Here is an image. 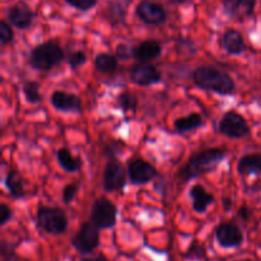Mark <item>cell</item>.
<instances>
[{"mask_svg": "<svg viewBox=\"0 0 261 261\" xmlns=\"http://www.w3.org/2000/svg\"><path fill=\"white\" fill-rule=\"evenodd\" d=\"M219 43H221V47L229 55H241L247 50L244 36L241 35V32L233 30V28H228V30L224 31Z\"/></svg>", "mask_w": 261, "mask_h": 261, "instance_id": "obj_15", "label": "cell"}, {"mask_svg": "<svg viewBox=\"0 0 261 261\" xmlns=\"http://www.w3.org/2000/svg\"><path fill=\"white\" fill-rule=\"evenodd\" d=\"M226 149L222 148H208V149L200 150L198 153H194L188 160L186 165L178 171V177L188 182L191 178L200 177L205 173L212 172L218 167L219 163L226 158Z\"/></svg>", "mask_w": 261, "mask_h": 261, "instance_id": "obj_2", "label": "cell"}, {"mask_svg": "<svg viewBox=\"0 0 261 261\" xmlns=\"http://www.w3.org/2000/svg\"><path fill=\"white\" fill-rule=\"evenodd\" d=\"M127 176L133 185H144L157 176V168L143 158H133L127 163Z\"/></svg>", "mask_w": 261, "mask_h": 261, "instance_id": "obj_9", "label": "cell"}, {"mask_svg": "<svg viewBox=\"0 0 261 261\" xmlns=\"http://www.w3.org/2000/svg\"><path fill=\"white\" fill-rule=\"evenodd\" d=\"M236 261H252V260H250V259H245V260H236Z\"/></svg>", "mask_w": 261, "mask_h": 261, "instance_id": "obj_40", "label": "cell"}, {"mask_svg": "<svg viewBox=\"0 0 261 261\" xmlns=\"http://www.w3.org/2000/svg\"><path fill=\"white\" fill-rule=\"evenodd\" d=\"M190 198L193 200L194 212L203 214L208 211L209 206L216 201L214 196L206 191V189L201 185H194L190 189Z\"/></svg>", "mask_w": 261, "mask_h": 261, "instance_id": "obj_18", "label": "cell"}, {"mask_svg": "<svg viewBox=\"0 0 261 261\" xmlns=\"http://www.w3.org/2000/svg\"><path fill=\"white\" fill-rule=\"evenodd\" d=\"M87 63V55L84 51L76 50L74 53H71L68 58V64L71 68V70H76L78 68H81L82 65Z\"/></svg>", "mask_w": 261, "mask_h": 261, "instance_id": "obj_29", "label": "cell"}, {"mask_svg": "<svg viewBox=\"0 0 261 261\" xmlns=\"http://www.w3.org/2000/svg\"><path fill=\"white\" fill-rule=\"evenodd\" d=\"M64 50L56 41H46L36 46L30 54V64L40 71H50L64 60Z\"/></svg>", "mask_w": 261, "mask_h": 261, "instance_id": "obj_3", "label": "cell"}, {"mask_svg": "<svg viewBox=\"0 0 261 261\" xmlns=\"http://www.w3.org/2000/svg\"><path fill=\"white\" fill-rule=\"evenodd\" d=\"M232 205H233V203H232V199L231 198H223V208H224V211H226V212L231 211Z\"/></svg>", "mask_w": 261, "mask_h": 261, "instance_id": "obj_37", "label": "cell"}, {"mask_svg": "<svg viewBox=\"0 0 261 261\" xmlns=\"http://www.w3.org/2000/svg\"><path fill=\"white\" fill-rule=\"evenodd\" d=\"M204 125V120L201 117L200 114H194L188 115V116L178 117V119L175 120L173 122V126H175L176 132L178 133H190L194 132V130L199 129Z\"/></svg>", "mask_w": 261, "mask_h": 261, "instance_id": "obj_21", "label": "cell"}, {"mask_svg": "<svg viewBox=\"0 0 261 261\" xmlns=\"http://www.w3.org/2000/svg\"><path fill=\"white\" fill-rule=\"evenodd\" d=\"M37 227L54 236L63 234L68 229V216L65 212L55 206H40L36 216Z\"/></svg>", "mask_w": 261, "mask_h": 261, "instance_id": "obj_4", "label": "cell"}, {"mask_svg": "<svg viewBox=\"0 0 261 261\" xmlns=\"http://www.w3.org/2000/svg\"><path fill=\"white\" fill-rule=\"evenodd\" d=\"M130 81L139 87H148L160 83L162 74L149 63H138L130 68Z\"/></svg>", "mask_w": 261, "mask_h": 261, "instance_id": "obj_11", "label": "cell"}, {"mask_svg": "<svg viewBox=\"0 0 261 261\" xmlns=\"http://www.w3.org/2000/svg\"><path fill=\"white\" fill-rule=\"evenodd\" d=\"M256 0H223L224 12L236 20H244L254 13Z\"/></svg>", "mask_w": 261, "mask_h": 261, "instance_id": "obj_16", "label": "cell"}, {"mask_svg": "<svg viewBox=\"0 0 261 261\" xmlns=\"http://www.w3.org/2000/svg\"><path fill=\"white\" fill-rule=\"evenodd\" d=\"M56 158L65 172H78L81 170L82 160L79 157H74L68 148H60L56 153Z\"/></svg>", "mask_w": 261, "mask_h": 261, "instance_id": "obj_22", "label": "cell"}, {"mask_svg": "<svg viewBox=\"0 0 261 261\" xmlns=\"http://www.w3.org/2000/svg\"><path fill=\"white\" fill-rule=\"evenodd\" d=\"M218 130L221 134L227 138H231V139H241L250 134V126L246 119L233 110L227 111L221 117Z\"/></svg>", "mask_w": 261, "mask_h": 261, "instance_id": "obj_7", "label": "cell"}, {"mask_svg": "<svg viewBox=\"0 0 261 261\" xmlns=\"http://www.w3.org/2000/svg\"><path fill=\"white\" fill-rule=\"evenodd\" d=\"M79 261H109L103 255H98L96 257H84V259H81Z\"/></svg>", "mask_w": 261, "mask_h": 261, "instance_id": "obj_38", "label": "cell"}, {"mask_svg": "<svg viewBox=\"0 0 261 261\" xmlns=\"http://www.w3.org/2000/svg\"><path fill=\"white\" fill-rule=\"evenodd\" d=\"M110 20H111L112 24H119L124 20L125 18V9H122L121 7H111L110 9Z\"/></svg>", "mask_w": 261, "mask_h": 261, "instance_id": "obj_32", "label": "cell"}, {"mask_svg": "<svg viewBox=\"0 0 261 261\" xmlns=\"http://www.w3.org/2000/svg\"><path fill=\"white\" fill-rule=\"evenodd\" d=\"M237 172L241 176L261 175V153L242 155L237 163Z\"/></svg>", "mask_w": 261, "mask_h": 261, "instance_id": "obj_19", "label": "cell"}, {"mask_svg": "<svg viewBox=\"0 0 261 261\" xmlns=\"http://www.w3.org/2000/svg\"><path fill=\"white\" fill-rule=\"evenodd\" d=\"M79 191V182H71L68 184L65 188L63 189V194H61V199H63V203L69 205L70 203H73L74 199H75L76 194Z\"/></svg>", "mask_w": 261, "mask_h": 261, "instance_id": "obj_28", "label": "cell"}, {"mask_svg": "<svg viewBox=\"0 0 261 261\" xmlns=\"http://www.w3.org/2000/svg\"><path fill=\"white\" fill-rule=\"evenodd\" d=\"M217 242L224 249H233L241 246L244 242V233L241 228L233 222H222L214 229Z\"/></svg>", "mask_w": 261, "mask_h": 261, "instance_id": "obj_10", "label": "cell"}, {"mask_svg": "<svg viewBox=\"0 0 261 261\" xmlns=\"http://www.w3.org/2000/svg\"><path fill=\"white\" fill-rule=\"evenodd\" d=\"M137 17L149 25H160L167 20V12L161 4L153 2H142L138 4Z\"/></svg>", "mask_w": 261, "mask_h": 261, "instance_id": "obj_12", "label": "cell"}, {"mask_svg": "<svg viewBox=\"0 0 261 261\" xmlns=\"http://www.w3.org/2000/svg\"><path fill=\"white\" fill-rule=\"evenodd\" d=\"M0 212H2V214H0V224L4 226V224H7L8 222L12 219V209H10L5 203H2L0 204Z\"/></svg>", "mask_w": 261, "mask_h": 261, "instance_id": "obj_34", "label": "cell"}, {"mask_svg": "<svg viewBox=\"0 0 261 261\" xmlns=\"http://www.w3.org/2000/svg\"><path fill=\"white\" fill-rule=\"evenodd\" d=\"M65 2L73 8H75V9L87 12V10L92 9L96 5L97 0H65Z\"/></svg>", "mask_w": 261, "mask_h": 261, "instance_id": "obj_30", "label": "cell"}, {"mask_svg": "<svg viewBox=\"0 0 261 261\" xmlns=\"http://www.w3.org/2000/svg\"><path fill=\"white\" fill-rule=\"evenodd\" d=\"M8 22L13 25V27L18 28V30H27L31 27L35 19V14L32 10L30 9L27 4L24 3H17V4L9 7L7 12Z\"/></svg>", "mask_w": 261, "mask_h": 261, "instance_id": "obj_13", "label": "cell"}, {"mask_svg": "<svg viewBox=\"0 0 261 261\" xmlns=\"http://www.w3.org/2000/svg\"><path fill=\"white\" fill-rule=\"evenodd\" d=\"M184 259L186 260H204L206 257V249L203 244L198 241H193L189 249L184 252Z\"/></svg>", "mask_w": 261, "mask_h": 261, "instance_id": "obj_25", "label": "cell"}, {"mask_svg": "<svg viewBox=\"0 0 261 261\" xmlns=\"http://www.w3.org/2000/svg\"><path fill=\"white\" fill-rule=\"evenodd\" d=\"M23 94L25 101L30 103H38L42 101V96L40 93V84L37 82L28 81L23 84Z\"/></svg>", "mask_w": 261, "mask_h": 261, "instance_id": "obj_24", "label": "cell"}, {"mask_svg": "<svg viewBox=\"0 0 261 261\" xmlns=\"http://www.w3.org/2000/svg\"><path fill=\"white\" fill-rule=\"evenodd\" d=\"M4 185L13 199H22L25 196L24 180L17 170H9L4 178Z\"/></svg>", "mask_w": 261, "mask_h": 261, "instance_id": "obj_20", "label": "cell"}, {"mask_svg": "<svg viewBox=\"0 0 261 261\" xmlns=\"http://www.w3.org/2000/svg\"><path fill=\"white\" fill-rule=\"evenodd\" d=\"M126 172L127 171L121 162H119L116 158H110L105 166L102 176L103 190L107 193L122 190L126 185Z\"/></svg>", "mask_w": 261, "mask_h": 261, "instance_id": "obj_8", "label": "cell"}, {"mask_svg": "<svg viewBox=\"0 0 261 261\" xmlns=\"http://www.w3.org/2000/svg\"><path fill=\"white\" fill-rule=\"evenodd\" d=\"M237 214H239V217L242 221L247 222L250 219V217H251V209L246 205H242L241 208L239 209V212H237Z\"/></svg>", "mask_w": 261, "mask_h": 261, "instance_id": "obj_36", "label": "cell"}, {"mask_svg": "<svg viewBox=\"0 0 261 261\" xmlns=\"http://www.w3.org/2000/svg\"><path fill=\"white\" fill-rule=\"evenodd\" d=\"M194 84L204 91L213 92V93L232 94L236 91V83L227 71L213 65L198 66L191 74Z\"/></svg>", "mask_w": 261, "mask_h": 261, "instance_id": "obj_1", "label": "cell"}, {"mask_svg": "<svg viewBox=\"0 0 261 261\" xmlns=\"http://www.w3.org/2000/svg\"><path fill=\"white\" fill-rule=\"evenodd\" d=\"M117 105L122 111H135L138 107V98L130 92H122L117 96Z\"/></svg>", "mask_w": 261, "mask_h": 261, "instance_id": "obj_26", "label": "cell"}, {"mask_svg": "<svg viewBox=\"0 0 261 261\" xmlns=\"http://www.w3.org/2000/svg\"><path fill=\"white\" fill-rule=\"evenodd\" d=\"M162 54V46L155 40H147L133 47V55L140 63H149L160 58Z\"/></svg>", "mask_w": 261, "mask_h": 261, "instance_id": "obj_17", "label": "cell"}, {"mask_svg": "<svg viewBox=\"0 0 261 261\" xmlns=\"http://www.w3.org/2000/svg\"><path fill=\"white\" fill-rule=\"evenodd\" d=\"M121 148H120V143L117 142H112L111 144H110V147L106 148V154L110 155V158H115V155L117 154V153L121 152Z\"/></svg>", "mask_w": 261, "mask_h": 261, "instance_id": "obj_35", "label": "cell"}, {"mask_svg": "<svg viewBox=\"0 0 261 261\" xmlns=\"http://www.w3.org/2000/svg\"><path fill=\"white\" fill-rule=\"evenodd\" d=\"M115 55L119 60H129V59L134 58L133 55V47L125 45V43H119L115 50Z\"/></svg>", "mask_w": 261, "mask_h": 261, "instance_id": "obj_31", "label": "cell"}, {"mask_svg": "<svg viewBox=\"0 0 261 261\" xmlns=\"http://www.w3.org/2000/svg\"><path fill=\"white\" fill-rule=\"evenodd\" d=\"M50 102L53 107L61 112H82V99L76 94L68 93L64 91H55L50 97Z\"/></svg>", "mask_w": 261, "mask_h": 261, "instance_id": "obj_14", "label": "cell"}, {"mask_svg": "<svg viewBox=\"0 0 261 261\" xmlns=\"http://www.w3.org/2000/svg\"><path fill=\"white\" fill-rule=\"evenodd\" d=\"M172 2L176 4H184V3H186V0H172Z\"/></svg>", "mask_w": 261, "mask_h": 261, "instance_id": "obj_39", "label": "cell"}, {"mask_svg": "<svg viewBox=\"0 0 261 261\" xmlns=\"http://www.w3.org/2000/svg\"><path fill=\"white\" fill-rule=\"evenodd\" d=\"M0 250H2V261H12L14 259V247L8 244L7 241H2V249Z\"/></svg>", "mask_w": 261, "mask_h": 261, "instance_id": "obj_33", "label": "cell"}, {"mask_svg": "<svg viewBox=\"0 0 261 261\" xmlns=\"http://www.w3.org/2000/svg\"><path fill=\"white\" fill-rule=\"evenodd\" d=\"M94 66L101 73H115L117 70V66H119V59L116 58V55H111V54L107 53H99L94 58Z\"/></svg>", "mask_w": 261, "mask_h": 261, "instance_id": "obj_23", "label": "cell"}, {"mask_svg": "<svg viewBox=\"0 0 261 261\" xmlns=\"http://www.w3.org/2000/svg\"><path fill=\"white\" fill-rule=\"evenodd\" d=\"M117 218V208L110 199L98 198L91 209V222L99 229H110L115 227Z\"/></svg>", "mask_w": 261, "mask_h": 261, "instance_id": "obj_5", "label": "cell"}, {"mask_svg": "<svg viewBox=\"0 0 261 261\" xmlns=\"http://www.w3.org/2000/svg\"><path fill=\"white\" fill-rule=\"evenodd\" d=\"M98 227L94 226L92 222H84L79 227L78 232L71 239V246L79 254H91L98 247L99 245V232Z\"/></svg>", "mask_w": 261, "mask_h": 261, "instance_id": "obj_6", "label": "cell"}, {"mask_svg": "<svg viewBox=\"0 0 261 261\" xmlns=\"http://www.w3.org/2000/svg\"><path fill=\"white\" fill-rule=\"evenodd\" d=\"M14 40V31H13L12 24L8 23L7 20L0 22V41L3 46H7Z\"/></svg>", "mask_w": 261, "mask_h": 261, "instance_id": "obj_27", "label": "cell"}]
</instances>
